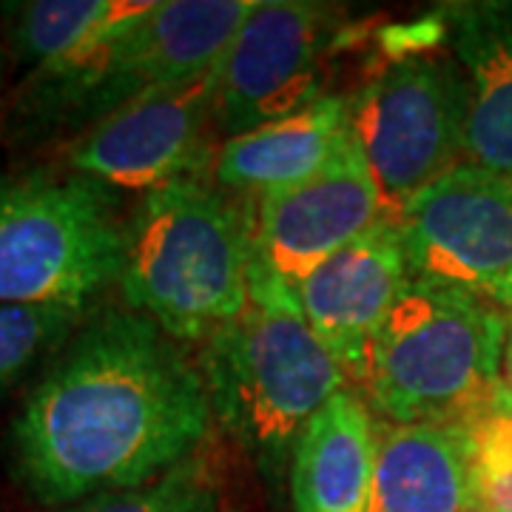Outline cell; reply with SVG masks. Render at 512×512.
I'll list each match as a JSON object with an SVG mask.
<instances>
[{
    "label": "cell",
    "instance_id": "6da1fadb",
    "mask_svg": "<svg viewBox=\"0 0 512 512\" xmlns=\"http://www.w3.org/2000/svg\"><path fill=\"white\" fill-rule=\"evenodd\" d=\"M211 402L200 362L154 319L109 308L57 350L9 433L12 470L43 507L134 490L197 456Z\"/></svg>",
    "mask_w": 512,
    "mask_h": 512
},
{
    "label": "cell",
    "instance_id": "7a4b0ae2",
    "mask_svg": "<svg viewBox=\"0 0 512 512\" xmlns=\"http://www.w3.org/2000/svg\"><path fill=\"white\" fill-rule=\"evenodd\" d=\"M200 370L214 421L271 487L288 478L313 416L350 382L308 325L296 288L256 262L245 308L202 342Z\"/></svg>",
    "mask_w": 512,
    "mask_h": 512
},
{
    "label": "cell",
    "instance_id": "3957f363",
    "mask_svg": "<svg viewBox=\"0 0 512 512\" xmlns=\"http://www.w3.org/2000/svg\"><path fill=\"white\" fill-rule=\"evenodd\" d=\"M256 0H163L92 46L29 74L0 131L9 143L74 140L126 103L211 72Z\"/></svg>",
    "mask_w": 512,
    "mask_h": 512
},
{
    "label": "cell",
    "instance_id": "277c9868",
    "mask_svg": "<svg viewBox=\"0 0 512 512\" xmlns=\"http://www.w3.org/2000/svg\"><path fill=\"white\" fill-rule=\"evenodd\" d=\"M254 214V200L231 194L214 174L146 191L128 220L117 279L126 308L177 342L211 339L248 302Z\"/></svg>",
    "mask_w": 512,
    "mask_h": 512
},
{
    "label": "cell",
    "instance_id": "5b68a950",
    "mask_svg": "<svg viewBox=\"0 0 512 512\" xmlns=\"http://www.w3.org/2000/svg\"><path fill=\"white\" fill-rule=\"evenodd\" d=\"M510 322L476 293L410 276L367 350L359 387L387 421L461 430L504 387Z\"/></svg>",
    "mask_w": 512,
    "mask_h": 512
},
{
    "label": "cell",
    "instance_id": "8992f818",
    "mask_svg": "<svg viewBox=\"0 0 512 512\" xmlns=\"http://www.w3.org/2000/svg\"><path fill=\"white\" fill-rule=\"evenodd\" d=\"M128 220L114 188L86 174H0V305L86 311L120 279Z\"/></svg>",
    "mask_w": 512,
    "mask_h": 512
},
{
    "label": "cell",
    "instance_id": "52a82bcc",
    "mask_svg": "<svg viewBox=\"0 0 512 512\" xmlns=\"http://www.w3.org/2000/svg\"><path fill=\"white\" fill-rule=\"evenodd\" d=\"M464 128L467 83L453 55L390 60L350 97V131L390 217L464 163Z\"/></svg>",
    "mask_w": 512,
    "mask_h": 512
},
{
    "label": "cell",
    "instance_id": "ba28073f",
    "mask_svg": "<svg viewBox=\"0 0 512 512\" xmlns=\"http://www.w3.org/2000/svg\"><path fill=\"white\" fill-rule=\"evenodd\" d=\"M353 37H359L356 26L339 6L256 0L217 63V134L231 140L325 97L330 57L348 49Z\"/></svg>",
    "mask_w": 512,
    "mask_h": 512
},
{
    "label": "cell",
    "instance_id": "9c48e42d",
    "mask_svg": "<svg viewBox=\"0 0 512 512\" xmlns=\"http://www.w3.org/2000/svg\"><path fill=\"white\" fill-rule=\"evenodd\" d=\"M410 276L512 308V177L458 163L396 214Z\"/></svg>",
    "mask_w": 512,
    "mask_h": 512
},
{
    "label": "cell",
    "instance_id": "30bf717a",
    "mask_svg": "<svg viewBox=\"0 0 512 512\" xmlns=\"http://www.w3.org/2000/svg\"><path fill=\"white\" fill-rule=\"evenodd\" d=\"M217 66L126 103L60 148V165L109 188L151 191L211 174Z\"/></svg>",
    "mask_w": 512,
    "mask_h": 512
},
{
    "label": "cell",
    "instance_id": "8fae6325",
    "mask_svg": "<svg viewBox=\"0 0 512 512\" xmlns=\"http://www.w3.org/2000/svg\"><path fill=\"white\" fill-rule=\"evenodd\" d=\"M384 214L376 177L348 131L313 177L259 197L254 262L296 288Z\"/></svg>",
    "mask_w": 512,
    "mask_h": 512
},
{
    "label": "cell",
    "instance_id": "7c38bea8",
    "mask_svg": "<svg viewBox=\"0 0 512 512\" xmlns=\"http://www.w3.org/2000/svg\"><path fill=\"white\" fill-rule=\"evenodd\" d=\"M407 282L399 222L384 214L296 285L308 325L350 382L359 384L367 350Z\"/></svg>",
    "mask_w": 512,
    "mask_h": 512
},
{
    "label": "cell",
    "instance_id": "4fadbf2b",
    "mask_svg": "<svg viewBox=\"0 0 512 512\" xmlns=\"http://www.w3.org/2000/svg\"><path fill=\"white\" fill-rule=\"evenodd\" d=\"M467 83L464 163L512 177V0L441 6Z\"/></svg>",
    "mask_w": 512,
    "mask_h": 512
},
{
    "label": "cell",
    "instance_id": "5bb4252c",
    "mask_svg": "<svg viewBox=\"0 0 512 512\" xmlns=\"http://www.w3.org/2000/svg\"><path fill=\"white\" fill-rule=\"evenodd\" d=\"M376 467V421L345 387L305 427L288 470L293 512H367Z\"/></svg>",
    "mask_w": 512,
    "mask_h": 512
},
{
    "label": "cell",
    "instance_id": "9a60e30c",
    "mask_svg": "<svg viewBox=\"0 0 512 512\" xmlns=\"http://www.w3.org/2000/svg\"><path fill=\"white\" fill-rule=\"evenodd\" d=\"M350 131V97L325 94L296 114L225 140L214 180L239 197H265L313 177Z\"/></svg>",
    "mask_w": 512,
    "mask_h": 512
},
{
    "label": "cell",
    "instance_id": "2e32d148",
    "mask_svg": "<svg viewBox=\"0 0 512 512\" xmlns=\"http://www.w3.org/2000/svg\"><path fill=\"white\" fill-rule=\"evenodd\" d=\"M470 490V450L461 430L376 421L367 512H458Z\"/></svg>",
    "mask_w": 512,
    "mask_h": 512
},
{
    "label": "cell",
    "instance_id": "e0dca14e",
    "mask_svg": "<svg viewBox=\"0 0 512 512\" xmlns=\"http://www.w3.org/2000/svg\"><path fill=\"white\" fill-rule=\"evenodd\" d=\"M137 0H29L0 3V43L32 72L92 46L114 29L146 15Z\"/></svg>",
    "mask_w": 512,
    "mask_h": 512
},
{
    "label": "cell",
    "instance_id": "ac0fdd59",
    "mask_svg": "<svg viewBox=\"0 0 512 512\" xmlns=\"http://www.w3.org/2000/svg\"><path fill=\"white\" fill-rule=\"evenodd\" d=\"M66 512H220L217 470L200 450L143 487L94 495Z\"/></svg>",
    "mask_w": 512,
    "mask_h": 512
},
{
    "label": "cell",
    "instance_id": "d6986e66",
    "mask_svg": "<svg viewBox=\"0 0 512 512\" xmlns=\"http://www.w3.org/2000/svg\"><path fill=\"white\" fill-rule=\"evenodd\" d=\"M86 311L52 305H0V396L52 350H60Z\"/></svg>",
    "mask_w": 512,
    "mask_h": 512
},
{
    "label": "cell",
    "instance_id": "ffe728a7",
    "mask_svg": "<svg viewBox=\"0 0 512 512\" xmlns=\"http://www.w3.org/2000/svg\"><path fill=\"white\" fill-rule=\"evenodd\" d=\"M470 450L473 493L493 512H512V396L507 384L461 427Z\"/></svg>",
    "mask_w": 512,
    "mask_h": 512
},
{
    "label": "cell",
    "instance_id": "44dd1931",
    "mask_svg": "<svg viewBox=\"0 0 512 512\" xmlns=\"http://www.w3.org/2000/svg\"><path fill=\"white\" fill-rule=\"evenodd\" d=\"M504 384L512 396V319H510V333H507V345H504Z\"/></svg>",
    "mask_w": 512,
    "mask_h": 512
},
{
    "label": "cell",
    "instance_id": "7402d4cb",
    "mask_svg": "<svg viewBox=\"0 0 512 512\" xmlns=\"http://www.w3.org/2000/svg\"><path fill=\"white\" fill-rule=\"evenodd\" d=\"M458 512H493V507L481 498V495H476L473 490H470V498L464 501V507Z\"/></svg>",
    "mask_w": 512,
    "mask_h": 512
},
{
    "label": "cell",
    "instance_id": "603a6c76",
    "mask_svg": "<svg viewBox=\"0 0 512 512\" xmlns=\"http://www.w3.org/2000/svg\"><path fill=\"white\" fill-rule=\"evenodd\" d=\"M9 52H6V46L0 43V86H3V77H6V66H9Z\"/></svg>",
    "mask_w": 512,
    "mask_h": 512
}]
</instances>
